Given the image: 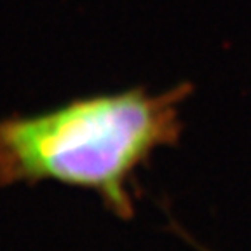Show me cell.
<instances>
[{"mask_svg": "<svg viewBox=\"0 0 251 251\" xmlns=\"http://www.w3.org/2000/svg\"><path fill=\"white\" fill-rule=\"evenodd\" d=\"M190 82L162 93L133 87L93 94L0 121V185L58 181L87 188L122 220L134 215L133 183L153 152L176 145Z\"/></svg>", "mask_w": 251, "mask_h": 251, "instance_id": "obj_1", "label": "cell"}]
</instances>
